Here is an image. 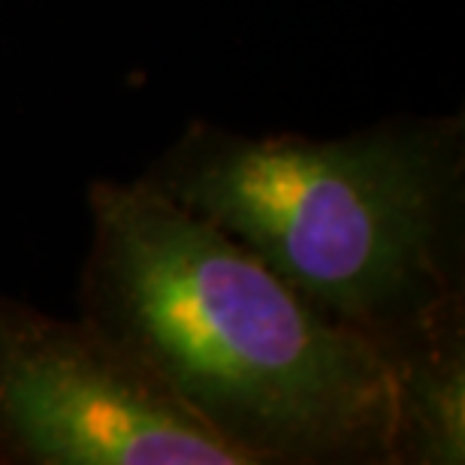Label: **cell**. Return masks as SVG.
<instances>
[{"mask_svg":"<svg viewBox=\"0 0 465 465\" xmlns=\"http://www.w3.org/2000/svg\"><path fill=\"white\" fill-rule=\"evenodd\" d=\"M82 318L257 462H411L405 366L148 182H94Z\"/></svg>","mask_w":465,"mask_h":465,"instance_id":"obj_1","label":"cell"},{"mask_svg":"<svg viewBox=\"0 0 465 465\" xmlns=\"http://www.w3.org/2000/svg\"><path fill=\"white\" fill-rule=\"evenodd\" d=\"M460 124L345 139L193 124L143 182L230 232L305 300L405 366L462 332L453 287Z\"/></svg>","mask_w":465,"mask_h":465,"instance_id":"obj_2","label":"cell"},{"mask_svg":"<svg viewBox=\"0 0 465 465\" xmlns=\"http://www.w3.org/2000/svg\"><path fill=\"white\" fill-rule=\"evenodd\" d=\"M0 462L251 465L88 318L0 293Z\"/></svg>","mask_w":465,"mask_h":465,"instance_id":"obj_3","label":"cell"}]
</instances>
